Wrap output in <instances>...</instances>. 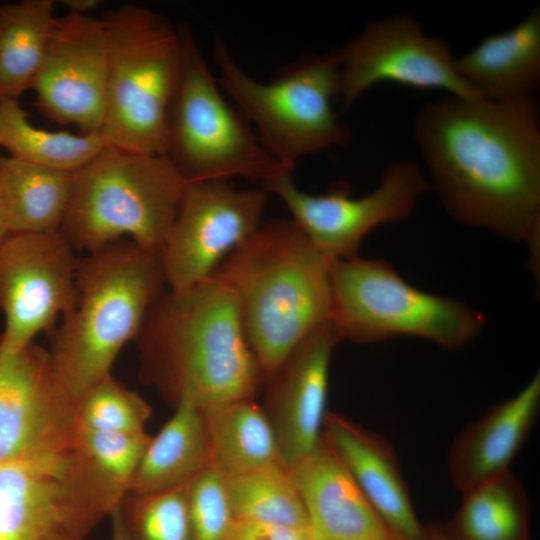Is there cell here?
<instances>
[{
    "label": "cell",
    "mask_w": 540,
    "mask_h": 540,
    "mask_svg": "<svg viewBox=\"0 0 540 540\" xmlns=\"http://www.w3.org/2000/svg\"><path fill=\"white\" fill-rule=\"evenodd\" d=\"M73 174L0 157V203L9 233H59L71 199Z\"/></svg>",
    "instance_id": "603a6c76"
},
{
    "label": "cell",
    "mask_w": 540,
    "mask_h": 540,
    "mask_svg": "<svg viewBox=\"0 0 540 540\" xmlns=\"http://www.w3.org/2000/svg\"><path fill=\"white\" fill-rule=\"evenodd\" d=\"M0 146L13 158L75 173L107 143L101 132L75 135L37 128L19 101L9 99L0 103Z\"/></svg>",
    "instance_id": "4316f807"
},
{
    "label": "cell",
    "mask_w": 540,
    "mask_h": 540,
    "mask_svg": "<svg viewBox=\"0 0 540 540\" xmlns=\"http://www.w3.org/2000/svg\"><path fill=\"white\" fill-rule=\"evenodd\" d=\"M193 540H227L235 520L227 478L211 465L188 483Z\"/></svg>",
    "instance_id": "4dcf8cb0"
},
{
    "label": "cell",
    "mask_w": 540,
    "mask_h": 540,
    "mask_svg": "<svg viewBox=\"0 0 540 540\" xmlns=\"http://www.w3.org/2000/svg\"><path fill=\"white\" fill-rule=\"evenodd\" d=\"M186 185L165 154L107 145L73 174L59 233L75 251L127 238L160 252Z\"/></svg>",
    "instance_id": "8992f818"
},
{
    "label": "cell",
    "mask_w": 540,
    "mask_h": 540,
    "mask_svg": "<svg viewBox=\"0 0 540 540\" xmlns=\"http://www.w3.org/2000/svg\"><path fill=\"white\" fill-rule=\"evenodd\" d=\"M75 252L60 233L10 234L0 244V351H18L73 310Z\"/></svg>",
    "instance_id": "5bb4252c"
},
{
    "label": "cell",
    "mask_w": 540,
    "mask_h": 540,
    "mask_svg": "<svg viewBox=\"0 0 540 540\" xmlns=\"http://www.w3.org/2000/svg\"><path fill=\"white\" fill-rule=\"evenodd\" d=\"M99 0H62L61 4L69 9L68 12L89 15V12L100 5Z\"/></svg>",
    "instance_id": "e575fe53"
},
{
    "label": "cell",
    "mask_w": 540,
    "mask_h": 540,
    "mask_svg": "<svg viewBox=\"0 0 540 540\" xmlns=\"http://www.w3.org/2000/svg\"><path fill=\"white\" fill-rule=\"evenodd\" d=\"M139 375L174 406L202 410L253 398L264 382L231 291L215 277L188 289H166L136 340Z\"/></svg>",
    "instance_id": "7a4b0ae2"
},
{
    "label": "cell",
    "mask_w": 540,
    "mask_h": 540,
    "mask_svg": "<svg viewBox=\"0 0 540 540\" xmlns=\"http://www.w3.org/2000/svg\"><path fill=\"white\" fill-rule=\"evenodd\" d=\"M212 276L234 297L264 382L299 342L330 320L329 261L292 219L263 222Z\"/></svg>",
    "instance_id": "3957f363"
},
{
    "label": "cell",
    "mask_w": 540,
    "mask_h": 540,
    "mask_svg": "<svg viewBox=\"0 0 540 540\" xmlns=\"http://www.w3.org/2000/svg\"><path fill=\"white\" fill-rule=\"evenodd\" d=\"M428 540H455L445 530L443 525L432 524L427 528Z\"/></svg>",
    "instance_id": "d590c367"
},
{
    "label": "cell",
    "mask_w": 540,
    "mask_h": 540,
    "mask_svg": "<svg viewBox=\"0 0 540 540\" xmlns=\"http://www.w3.org/2000/svg\"><path fill=\"white\" fill-rule=\"evenodd\" d=\"M338 96L344 107L383 82L482 98L457 73L450 46L427 35L408 13L373 20L338 50Z\"/></svg>",
    "instance_id": "4fadbf2b"
},
{
    "label": "cell",
    "mask_w": 540,
    "mask_h": 540,
    "mask_svg": "<svg viewBox=\"0 0 540 540\" xmlns=\"http://www.w3.org/2000/svg\"><path fill=\"white\" fill-rule=\"evenodd\" d=\"M101 18L108 69L100 132L107 145L164 154L181 72L179 28L140 4H124Z\"/></svg>",
    "instance_id": "52a82bcc"
},
{
    "label": "cell",
    "mask_w": 540,
    "mask_h": 540,
    "mask_svg": "<svg viewBox=\"0 0 540 540\" xmlns=\"http://www.w3.org/2000/svg\"><path fill=\"white\" fill-rule=\"evenodd\" d=\"M214 57L221 87L282 164L294 168L303 157L346 143L348 131L332 106L339 87L338 50L306 56L267 83L248 75L219 37Z\"/></svg>",
    "instance_id": "ba28073f"
},
{
    "label": "cell",
    "mask_w": 540,
    "mask_h": 540,
    "mask_svg": "<svg viewBox=\"0 0 540 540\" xmlns=\"http://www.w3.org/2000/svg\"><path fill=\"white\" fill-rule=\"evenodd\" d=\"M126 493L75 424L0 464V540H85Z\"/></svg>",
    "instance_id": "5b68a950"
},
{
    "label": "cell",
    "mask_w": 540,
    "mask_h": 540,
    "mask_svg": "<svg viewBox=\"0 0 540 540\" xmlns=\"http://www.w3.org/2000/svg\"><path fill=\"white\" fill-rule=\"evenodd\" d=\"M119 506L120 504L114 509L109 517L112 524V534L110 540H132L121 515Z\"/></svg>",
    "instance_id": "836d02e7"
},
{
    "label": "cell",
    "mask_w": 540,
    "mask_h": 540,
    "mask_svg": "<svg viewBox=\"0 0 540 540\" xmlns=\"http://www.w3.org/2000/svg\"><path fill=\"white\" fill-rule=\"evenodd\" d=\"M267 191L237 189L228 180L187 183L160 249L168 289H188L217 267L263 223Z\"/></svg>",
    "instance_id": "7c38bea8"
},
{
    "label": "cell",
    "mask_w": 540,
    "mask_h": 540,
    "mask_svg": "<svg viewBox=\"0 0 540 540\" xmlns=\"http://www.w3.org/2000/svg\"><path fill=\"white\" fill-rule=\"evenodd\" d=\"M227 486L235 519L309 530L301 498L288 469L282 464L227 478Z\"/></svg>",
    "instance_id": "83f0119b"
},
{
    "label": "cell",
    "mask_w": 540,
    "mask_h": 540,
    "mask_svg": "<svg viewBox=\"0 0 540 540\" xmlns=\"http://www.w3.org/2000/svg\"><path fill=\"white\" fill-rule=\"evenodd\" d=\"M540 407V374L515 396L494 406L455 439L448 468L463 494L510 470L533 429Z\"/></svg>",
    "instance_id": "ffe728a7"
},
{
    "label": "cell",
    "mask_w": 540,
    "mask_h": 540,
    "mask_svg": "<svg viewBox=\"0 0 540 540\" xmlns=\"http://www.w3.org/2000/svg\"><path fill=\"white\" fill-rule=\"evenodd\" d=\"M330 321L341 340L370 343L417 336L448 349L472 340L483 316L461 301L408 284L385 260L329 261Z\"/></svg>",
    "instance_id": "30bf717a"
},
{
    "label": "cell",
    "mask_w": 540,
    "mask_h": 540,
    "mask_svg": "<svg viewBox=\"0 0 540 540\" xmlns=\"http://www.w3.org/2000/svg\"><path fill=\"white\" fill-rule=\"evenodd\" d=\"M459 76L482 98L535 101L540 83V5L510 29L455 57Z\"/></svg>",
    "instance_id": "44dd1931"
},
{
    "label": "cell",
    "mask_w": 540,
    "mask_h": 540,
    "mask_svg": "<svg viewBox=\"0 0 540 540\" xmlns=\"http://www.w3.org/2000/svg\"><path fill=\"white\" fill-rule=\"evenodd\" d=\"M375 540H396V539L393 538L390 535H387V536H384V537H381V538H378V539H375Z\"/></svg>",
    "instance_id": "74e56055"
},
{
    "label": "cell",
    "mask_w": 540,
    "mask_h": 540,
    "mask_svg": "<svg viewBox=\"0 0 540 540\" xmlns=\"http://www.w3.org/2000/svg\"><path fill=\"white\" fill-rule=\"evenodd\" d=\"M464 500L445 526L455 540H530L526 493L512 472L463 494Z\"/></svg>",
    "instance_id": "484cf974"
},
{
    "label": "cell",
    "mask_w": 540,
    "mask_h": 540,
    "mask_svg": "<svg viewBox=\"0 0 540 540\" xmlns=\"http://www.w3.org/2000/svg\"><path fill=\"white\" fill-rule=\"evenodd\" d=\"M209 465L203 410L183 398L173 416L150 438L127 493L147 494L188 483Z\"/></svg>",
    "instance_id": "7402d4cb"
},
{
    "label": "cell",
    "mask_w": 540,
    "mask_h": 540,
    "mask_svg": "<svg viewBox=\"0 0 540 540\" xmlns=\"http://www.w3.org/2000/svg\"><path fill=\"white\" fill-rule=\"evenodd\" d=\"M151 415L148 403L111 374L93 386L76 406L79 427L139 433Z\"/></svg>",
    "instance_id": "f546056e"
},
{
    "label": "cell",
    "mask_w": 540,
    "mask_h": 540,
    "mask_svg": "<svg viewBox=\"0 0 540 540\" xmlns=\"http://www.w3.org/2000/svg\"><path fill=\"white\" fill-rule=\"evenodd\" d=\"M323 435L347 467L388 533L396 540H428L392 446L344 415L327 412Z\"/></svg>",
    "instance_id": "ac0fdd59"
},
{
    "label": "cell",
    "mask_w": 540,
    "mask_h": 540,
    "mask_svg": "<svg viewBox=\"0 0 540 540\" xmlns=\"http://www.w3.org/2000/svg\"><path fill=\"white\" fill-rule=\"evenodd\" d=\"M227 540H313L308 529L277 523L235 519Z\"/></svg>",
    "instance_id": "d6a6232c"
},
{
    "label": "cell",
    "mask_w": 540,
    "mask_h": 540,
    "mask_svg": "<svg viewBox=\"0 0 540 540\" xmlns=\"http://www.w3.org/2000/svg\"><path fill=\"white\" fill-rule=\"evenodd\" d=\"M107 41L102 18L57 17L32 84L35 106L50 121L100 132L105 112Z\"/></svg>",
    "instance_id": "9a60e30c"
},
{
    "label": "cell",
    "mask_w": 540,
    "mask_h": 540,
    "mask_svg": "<svg viewBox=\"0 0 540 540\" xmlns=\"http://www.w3.org/2000/svg\"><path fill=\"white\" fill-rule=\"evenodd\" d=\"M210 465L226 478L281 463L272 424L253 398L203 410Z\"/></svg>",
    "instance_id": "cb8c5ba5"
},
{
    "label": "cell",
    "mask_w": 540,
    "mask_h": 540,
    "mask_svg": "<svg viewBox=\"0 0 540 540\" xmlns=\"http://www.w3.org/2000/svg\"><path fill=\"white\" fill-rule=\"evenodd\" d=\"M53 0L0 5V103L32 88L55 25Z\"/></svg>",
    "instance_id": "d4e9b609"
},
{
    "label": "cell",
    "mask_w": 540,
    "mask_h": 540,
    "mask_svg": "<svg viewBox=\"0 0 540 540\" xmlns=\"http://www.w3.org/2000/svg\"><path fill=\"white\" fill-rule=\"evenodd\" d=\"M263 188L282 200L314 248L334 261L358 255L363 239L377 226L407 218L429 184L416 164L397 162L386 167L373 191L358 198L344 184L321 195L306 193L296 186L292 172L272 178Z\"/></svg>",
    "instance_id": "8fae6325"
},
{
    "label": "cell",
    "mask_w": 540,
    "mask_h": 540,
    "mask_svg": "<svg viewBox=\"0 0 540 540\" xmlns=\"http://www.w3.org/2000/svg\"><path fill=\"white\" fill-rule=\"evenodd\" d=\"M76 407L57 385L49 352L30 342L0 351V464L75 424Z\"/></svg>",
    "instance_id": "e0dca14e"
},
{
    "label": "cell",
    "mask_w": 540,
    "mask_h": 540,
    "mask_svg": "<svg viewBox=\"0 0 540 540\" xmlns=\"http://www.w3.org/2000/svg\"><path fill=\"white\" fill-rule=\"evenodd\" d=\"M10 235L8 226L6 223L5 215L0 203V244L5 240V238Z\"/></svg>",
    "instance_id": "8d00e7d4"
},
{
    "label": "cell",
    "mask_w": 540,
    "mask_h": 540,
    "mask_svg": "<svg viewBox=\"0 0 540 540\" xmlns=\"http://www.w3.org/2000/svg\"><path fill=\"white\" fill-rule=\"evenodd\" d=\"M167 284L158 251L122 238L79 261L77 301L48 351L55 381L76 407L110 375L122 348L136 340Z\"/></svg>",
    "instance_id": "277c9868"
},
{
    "label": "cell",
    "mask_w": 540,
    "mask_h": 540,
    "mask_svg": "<svg viewBox=\"0 0 540 540\" xmlns=\"http://www.w3.org/2000/svg\"><path fill=\"white\" fill-rule=\"evenodd\" d=\"M288 471L313 540H375L390 535L323 433L315 449Z\"/></svg>",
    "instance_id": "d6986e66"
},
{
    "label": "cell",
    "mask_w": 540,
    "mask_h": 540,
    "mask_svg": "<svg viewBox=\"0 0 540 540\" xmlns=\"http://www.w3.org/2000/svg\"><path fill=\"white\" fill-rule=\"evenodd\" d=\"M434 187L457 221L530 248L540 244V125L535 101L448 96L415 116Z\"/></svg>",
    "instance_id": "6da1fadb"
},
{
    "label": "cell",
    "mask_w": 540,
    "mask_h": 540,
    "mask_svg": "<svg viewBox=\"0 0 540 540\" xmlns=\"http://www.w3.org/2000/svg\"><path fill=\"white\" fill-rule=\"evenodd\" d=\"M188 483L147 494L126 493L119 507L132 540H193Z\"/></svg>",
    "instance_id": "f1b7e54d"
},
{
    "label": "cell",
    "mask_w": 540,
    "mask_h": 540,
    "mask_svg": "<svg viewBox=\"0 0 540 540\" xmlns=\"http://www.w3.org/2000/svg\"><path fill=\"white\" fill-rule=\"evenodd\" d=\"M339 341L330 320L321 324L265 381L268 387L263 408L276 435L281 463L287 469L310 454L321 439L330 361Z\"/></svg>",
    "instance_id": "2e32d148"
},
{
    "label": "cell",
    "mask_w": 540,
    "mask_h": 540,
    "mask_svg": "<svg viewBox=\"0 0 540 540\" xmlns=\"http://www.w3.org/2000/svg\"><path fill=\"white\" fill-rule=\"evenodd\" d=\"M77 430L85 450L97 467L127 492L151 436L145 431L113 432L78 425Z\"/></svg>",
    "instance_id": "1f68e13d"
},
{
    "label": "cell",
    "mask_w": 540,
    "mask_h": 540,
    "mask_svg": "<svg viewBox=\"0 0 540 540\" xmlns=\"http://www.w3.org/2000/svg\"><path fill=\"white\" fill-rule=\"evenodd\" d=\"M182 63L167 119L165 155L186 183L243 177L262 184L293 172L261 144L221 91L190 30L179 27Z\"/></svg>",
    "instance_id": "9c48e42d"
}]
</instances>
